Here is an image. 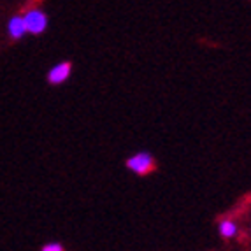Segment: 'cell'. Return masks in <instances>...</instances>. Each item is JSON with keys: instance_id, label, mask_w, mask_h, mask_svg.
Listing matches in <instances>:
<instances>
[{"instance_id": "obj_1", "label": "cell", "mask_w": 251, "mask_h": 251, "mask_svg": "<svg viewBox=\"0 0 251 251\" xmlns=\"http://www.w3.org/2000/svg\"><path fill=\"white\" fill-rule=\"evenodd\" d=\"M125 163H126V169H128L130 172L137 174V176H146L151 171H155V167H156L155 158H153L148 151H137L135 155L128 156Z\"/></svg>"}, {"instance_id": "obj_2", "label": "cell", "mask_w": 251, "mask_h": 251, "mask_svg": "<svg viewBox=\"0 0 251 251\" xmlns=\"http://www.w3.org/2000/svg\"><path fill=\"white\" fill-rule=\"evenodd\" d=\"M26 26V34L32 35H41L46 32L48 28V14L39 7H30L23 14Z\"/></svg>"}, {"instance_id": "obj_3", "label": "cell", "mask_w": 251, "mask_h": 251, "mask_svg": "<svg viewBox=\"0 0 251 251\" xmlns=\"http://www.w3.org/2000/svg\"><path fill=\"white\" fill-rule=\"evenodd\" d=\"M71 74H72V63L71 62H60L50 69V72H48V83L53 84V86L62 84L71 77Z\"/></svg>"}, {"instance_id": "obj_4", "label": "cell", "mask_w": 251, "mask_h": 251, "mask_svg": "<svg viewBox=\"0 0 251 251\" xmlns=\"http://www.w3.org/2000/svg\"><path fill=\"white\" fill-rule=\"evenodd\" d=\"M7 34L13 41H20L26 35V26L23 16H13L7 23Z\"/></svg>"}, {"instance_id": "obj_5", "label": "cell", "mask_w": 251, "mask_h": 251, "mask_svg": "<svg viewBox=\"0 0 251 251\" xmlns=\"http://www.w3.org/2000/svg\"><path fill=\"white\" fill-rule=\"evenodd\" d=\"M218 232H220V235H222L223 239H234L239 232V226L230 218H223V220H220V223H218Z\"/></svg>"}, {"instance_id": "obj_6", "label": "cell", "mask_w": 251, "mask_h": 251, "mask_svg": "<svg viewBox=\"0 0 251 251\" xmlns=\"http://www.w3.org/2000/svg\"><path fill=\"white\" fill-rule=\"evenodd\" d=\"M41 251H63V246L60 243H48L41 248Z\"/></svg>"}]
</instances>
